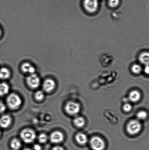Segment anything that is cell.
Segmentation results:
<instances>
[{
  "label": "cell",
  "mask_w": 149,
  "mask_h": 150,
  "mask_svg": "<svg viewBox=\"0 0 149 150\" xmlns=\"http://www.w3.org/2000/svg\"><path fill=\"white\" fill-rule=\"evenodd\" d=\"M132 70L133 72L136 74H140L142 71V68L138 64H135L132 66Z\"/></svg>",
  "instance_id": "cell-19"
},
{
  "label": "cell",
  "mask_w": 149,
  "mask_h": 150,
  "mask_svg": "<svg viewBox=\"0 0 149 150\" xmlns=\"http://www.w3.org/2000/svg\"><path fill=\"white\" fill-rule=\"evenodd\" d=\"M148 117V114L146 112L143 111L139 112L137 115V117L139 120H144Z\"/></svg>",
  "instance_id": "cell-20"
},
{
  "label": "cell",
  "mask_w": 149,
  "mask_h": 150,
  "mask_svg": "<svg viewBox=\"0 0 149 150\" xmlns=\"http://www.w3.org/2000/svg\"><path fill=\"white\" fill-rule=\"evenodd\" d=\"M21 69L23 73L30 74H34L36 72L35 67L28 62H25L22 64Z\"/></svg>",
  "instance_id": "cell-10"
},
{
  "label": "cell",
  "mask_w": 149,
  "mask_h": 150,
  "mask_svg": "<svg viewBox=\"0 0 149 150\" xmlns=\"http://www.w3.org/2000/svg\"><path fill=\"white\" fill-rule=\"evenodd\" d=\"M20 137L26 143H31L34 141L36 136L34 131L30 129H25L22 131Z\"/></svg>",
  "instance_id": "cell-4"
},
{
  "label": "cell",
  "mask_w": 149,
  "mask_h": 150,
  "mask_svg": "<svg viewBox=\"0 0 149 150\" xmlns=\"http://www.w3.org/2000/svg\"><path fill=\"white\" fill-rule=\"evenodd\" d=\"M9 86L5 82L0 83V96H3L8 93Z\"/></svg>",
  "instance_id": "cell-15"
},
{
  "label": "cell",
  "mask_w": 149,
  "mask_h": 150,
  "mask_svg": "<svg viewBox=\"0 0 149 150\" xmlns=\"http://www.w3.org/2000/svg\"><path fill=\"white\" fill-rule=\"evenodd\" d=\"M74 123L76 127H82L85 124V120L83 117H77L74 119Z\"/></svg>",
  "instance_id": "cell-17"
},
{
  "label": "cell",
  "mask_w": 149,
  "mask_h": 150,
  "mask_svg": "<svg viewBox=\"0 0 149 150\" xmlns=\"http://www.w3.org/2000/svg\"><path fill=\"white\" fill-rule=\"evenodd\" d=\"M7 105L12 110L17 109L21 105V98L15 94H11L7 98Z\"/></svg>",
  "instance_id": "cell-1"
},
{
  "label": "cell",
  "mask_w": 149,
  "mask_h": 150,
  "mask_svg": "<svg viewBox=\"0 0 149 150\" xmlns=\"http://www.w3.org/2000/svg\"><path fill=\"white\" fill-rule=\"evenodd\" d=\"M34 150H42L41 147L38 144H36L34 146Z\"/></svg>",
  "instance_id": "cell-27"
},
{
  "label": "cell",
  "mask_w": 149,
  "mask_h": 150,
  "mask_svg": "<svg viewBox=\"0 0 149 150\" xmlns=\"http://www.w3.org/2000/svg\"><path fill=\"white\" fill-rule=\"evenodd\" d=\"M1 130H0V137H1Z\"/></svg>",
  "instance_id": "cell-31"
},
{
  "label": "cell",
  "mask_w": 149,
  "mask_h": 150,
  "mask_svg": "<svg viewBox=\"0 0 149 150\" xmlns=\"http://www.w3.org/2000/svg\"><path fill=\"white\" fill-rule=\"evenodd\" d=\"M76 139L79 144L82 145H85L88 140L87 136L81 133L77 134L76 136Z\"/></svg>",
  "instance_id": "cell-12"
},
{
  "label": "cell",
  "mask_w": 149,
  "mask_h": 150,
  "mask_svg": "<svg viewBox=\"0 0 149 150\" xmlns=\"http://www.w3.org/2000/svg\"><path fill=\"white\" fill-rule=\"evenodd\" d=\"M27 84L31 88L35 89L40 85V79L37 75L35 74H30L26 79Z\"/></svg>",
  "instance_id": "cell-7"
},
{
  "label": "cell",
  "mask_w": 149,
  "mask_h": 150,
  "mask_svg": "<svg viewBox=\"0 0 149 150\" xmlns=\"http://www.w3.org/2000/svg\"><path fill=\"white\" fill-rule=\"evenodd\" d=\"M90 144L93 150H104L106 148L104 141L97 136H94L92 138Z\"/></svg>",
  "instance_id": "cell-3"
},
{
  "label": "cell",
  "mask_w": 149,
  "mask_h": 150,
  "mask_svg": "<svg viewBox=\"0 0 149 150\" xmlns=\"http://www.w3.org/2000/svg\"><path fill=\"white\" fill-rule=\"evenodd\" d=\"M52 150H64V149L61 146H57L53 148Z\"/></svg>",
  "instance_id": "cell-28"
},
{
  "label": "cell",
  "mask_w": 149,
  "mask_h": 150,
  "mask_svg": "<svg viewBox=\"0 0 149 150\" xmlns=\"http://www.w3.org/2000/svg\"><path fill=\"white\" fill-rule=\"evenodd\" d=\"M132 106L129 104H125L123 106V110L124 111L126 112H129L132 110Z\"/></svg>",
  "instance_id": "cell-24"
},
{
  "label": "cell",
  "mask_w": 149,
  "mask_h": 150,
  "mask_svg": "<svg viewBox=\"0 0 149 150\" xmlns=\"http://www.w3.org/2000/svg\"><path fill=\"white\" fill-rule=\"evenodd\" d=\"M10 145L13 150H17L21 147V144L18 139H15L11 141Z\"/></svg>",
  "instance_id": "cell-18"
},
{
  "label": "cell",
  "mask_w": 149,
  "mask_h": 150,
  "mask_svg": "<svg viewBox=\"0 0 149 150\" xmlns=\"http://www.w3.org/2000/svg\"><path fill=\"white\" fill-rule=\"evenodd\" d=\"M65 110L69 114L75 115L78 114L80 111V105L77 103L70 101L66 105Z\"/></svg>",
  "instance_id": "cell-6"
},
{
  "label": "cell",
  "mask_w": 149,
  "mask_h": 150,
  "mask_svg": "<svg viewBox=\"0 0 149 150\" xmlns=\"http://www.w3.org/2000/svg\"><path fill=\"white\" fill-rule=\"evenodd\" d=\"M1 33H2V32H1V28H0V37L1 36Z\"/></svg>",
  "instance_id": "cell-29"
},
{
  "label": "cell",
  "mask_w": 149,
  "mask_h": 150,
  "mask_svg": "<svg viewBox=\"0 0 149 150\" xmlns=\"http://www.w3.org/2000/svg\"><path fill=\"white\" fill-rule=\"evenodd\" d=\"M139 60L140 62L145 66L149 65V52L142 53L139 56Z\"/></svg>",
  "instance_id": "cell-14"
},
{
  "label": "cell",
  "mask_w": 149,
  "mask_h": 150,
  "mask_svg": "<svg viewBox=\"0 0 149 150\" xmlns=\"http://www.w3.org/2000/svg\"><path fill=\"white\" fill-rule=\"evenodd\" d=\"M141 125L139 121L133 120L128 123L127 127V131L129 134L134 135L139 133L141 129Z\"/></svg>",
  "instance_id": "cell-2"
},
{
  "label": "cell",
  "mask_w": 149,
  "mask_h": 150,
  "mask_svg": "<svg viewBox=\"0 0 149 150\" xmlns=\"http://www.w3.org/2000/svg\"><path fill=\"white\" fill-rule=\"evenodd\" d=\"M144 71L146 74L149 75V65L145 66L144 69Z\"/></svg>",
  "instance_id": "cell-26"
},
{
  "label": "cell",
  "mask_w": 149,
  "mask_h": 150,
  "mask_svg": "<svg viewBox=\"0 0 149 150\" xmlns=\"http://www.w3.org/2000/svg\"><path fill=\"white\" fill-rule=\"evenodd\" d=\"M11 117L8 115H4L0 117V126L3 128H6L11 124Z\"/></svg>",
  "instance_id": "cell-11"
},
{
  "label": "cell",
  "mask_w": 149,
  "mask_h": 150,
  "mask_svg": "<svg viewBox=\"0 0 149 150\" xmlns=\"http://www.w3.org/2000/svg\"><path fill=\"white\" fill-rule=\"evenodd\" d=\"M6 107L3 103L0 102V114L3 112L5 111Z\"/></svg>",
  "instance_id": "cell-25"
},
{
  "label": "cell",
  "mask_w": 149,
  "mask_h": 150,
  "mask_svg": "<svg viewBox=\"0 0 149 150\" xmlns=\"http://www.w3.org/2000/svg\"><path fill=\"white\" fill-rule=\"evenodd\" d=\"M129 98L132 102H137L141 99V94L138 91H133L130 93Z\"/></svg>",
  "instance_id": "cell-13"
},
{
  "label": "cell",
  "mask_w": 149,
  "mask_h": 150,
  "mask_svg": "<svg viewBox=\"0 0 149 150\" xmlns=\"http://www.w3.org/2000/svg\"><path fill=\"white\" fill-rule=\"evenodd\" d=\"M10 72L8 69L6 67H2L0 69V79H8L10 76Z\"/></svg>",
  "instance_id": "cell-16"
},
{
  "label": "cell",
  "mask_w": 149,
  "mask_h": 150,
  "mask_svg": "<svg viewBox=\"0 0 149 150\" xmlns=\"http://www.w3.org/2000/svg\"><path fill=\"white\" fill-rule=\"evenodd\" d=\"M23 150H32L31 149H29V148H26V149H25Z\"/></svg>",
  "instance_id": "cell-30"
},
{
  "label": "cell",
  "mask_w": 149,
  "mask_h": 150,
  "mask_svg": "<svg viewBox=\"0 0 149 150\" xmlns=\"http://www.w3.org/2000/svg\"><path fill=\"white\" fill-rule=\"evenodd\" d=\"M120 4V0H109L108 4L112 8H115L118 6Z\"/></svg>",
  "instance_id": "cell-22"
},
{
  "label": "cell",
  "mask_w": 149,
  "mask_h": 150,
  "mask_svg": "<svg viewBox=\"0 0 149 150\" xmlns=\"http://www.w3.org/2000/svg\"><path fill=\"white\" fill-rule=\"evenodd\" d=\"M38 139L41 143H45L48 140V137L45 134H41L39 135Z\"/></svg>",
  "instance_id": "cell-23"
},
{
  "label": "cell",
  "mask_w": 149,
  "mask_h": 150,
  "mask_svg": "<svg viewBox=\"0 0 149 150\" xmlns=\"http://www.w3.org/2000/svg\"><path fill=\"white\" fill-rule=\"evenodd\" d=\"M44 98V94L41 91H37L35 94V98L38 101H41Z\"/></svg>",
  "instance_id": "cell-21"
},
{
  "label": "cell",
  "mask_w": 149,
  "mask_h": 150,
  "mask_svg": "<svg viewBox=\"0 0 149 150\" xmlns=\"http://www.w3.org/2000/svg\"><path fill=\"white\" fill-rule=\"evenodd\" d=\"M51 142L53 143L58 144L60 143L63 141L64 136L61 132L56 131L53 132L50 135Z\"/></svg>",
  "instance_id": "cell-8"
},
{
  "label": "cell",
  "mask_w": 149,
  "mask_h": 150,
  "mask_svg": "<svg viewBox=\"0 0 149 150\" xmlns=\"http://www.w3.org/2000/svg\"><path fill=\"white\" fill-rule=\"evenodd\" d=\"M55 81L51 79H47L43 82V88L45 92L49 93L52 92L55 88Z\"/></svg>",
  "instance_id": "cell-9"
},
{
  "label": "cell",
  "mask_w": 149,
  "mask_h": 150,
  "mask_svg": "<svg viewBox=\"0 0 149 150\" xmlns=\"http://www.w3.org/2000/svg\"><path fill=\"white\" fill-rule=\"evenodd\" d=\"M98 0H84V6L86 11L90 13H94L97 11L99 7Z\"/></svg>",
  "instance_id": "cell-5"
}]
</instances>
